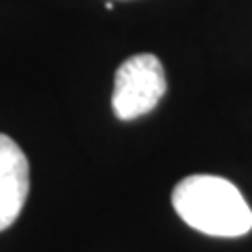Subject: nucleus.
<instances>
[{
  "instance_id": "1",
  "label": "nucleus",
  "mask_w": 252,
  "mask_h": 252,
  "mask_svg": "<svg viewBox=\"0 0 252 252\" xmlns=\"http://www.w3.org/2000/svg\"><path fill=\"white\" fill-rule=\"evenodd\" d=\"M177 215L195 231L215 238H240L252 229V210L240 189L223 177L193 175L172 191Z\"/></svg>"
},
{
  "instance_id": "3",
  "label": "nucleus",
  "mask_w": 252,
  "mask_h": 252,
  "mask_svg": "<svg viewBox=\"0 0 252 252\" xmlns=\"http://www.w3.org/2000/svg\"><path fill=\"white\" fill-rule=\"evenodd\" d=\"M30 193V164L21 147L0 132V231L21 215Z\"/></svg>"
},
{
  "instance_id": "2",
  "label": "nucleus",
  "mask_w": 252,
  "mask_h": 252,
  "mask_svg": "<svg viewBox=\"0 0 252 252\" xmlns=\"http://www.w3.org/2000/svg\"><path fill=\"white\" fill-rule=\"evenodd\" d=\"M166 93L162 61L152 53L128 57L116 72L112 107L118 120H135L149 114Z\"/></svg>"
},
{
  "instance_id": "4",
  "label": "nucleus",
  "mask_w": 252,
  "mask_h": 252,
  "mask_svg": "<svg viewBox=\"0 0 252 252\" xmlns=\"http://www.w3.org/2000/svg\"><path fill=\"white\" fill-rule=\"evenodd\" d=\"M105 9H107V11L114 9V2H112V0H107V2H105Z\"/></svg>"
}]
</instances>
